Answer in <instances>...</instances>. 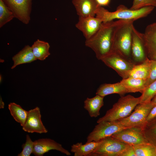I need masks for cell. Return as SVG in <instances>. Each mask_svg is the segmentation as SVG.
Here are the masks:
<instances>
[{
  "label": "cell",
  "mask_w": 156,
  "mask_h": 156,
  "mask_svg": "<svg viewBox=\"0 0 156 156\" xmlns=\"http://www.w3.org/2000/svg\"><path fill=\"white\" fill-rule=\"evenodd\" d=\"M133 146L136 156H156V148L149 143Z\"/></svg>",
  "instance_id": "26"
},
{
  "label": "cell",
  "mask_w": 156,
  "mask_h": 156,
  "mask_svg": "<svg viewBox=\"0 0 156 156\" xmlns=\"http://www.w3.org/2000/svg\"><path fill=\"white\" fill-rule=\"evenodd\" d=\"M140 103V97L136 98L130 95L121 96L104 116L98 120L97 122L114 121L125 118L131 114Z\"/></svg>",
  "instance_id": "3"
},
{
  "label": "cell",
  "mask_w": 156,
  "mask_h": 156,
  "mask_svg": "<svg viewBox=\"0 0 156 156\" xmlns=\"http://www.w3.org/2000/svg\"><path fill=\"white\" fill-rule=\"evenodd\" d=\"M151 60L150 73L148 78L146 81V87L156 80V60Z\"/></svg>",
  "instance_id": "31"
},
{
  "label": "cell",
  "mask_w": 156,
  "mask_h": 156,
  "mask_svg": "<svg viewBox=\"0 0 156 156\" xmlns=\"http://www.w3.org/2000/svg\"><path fill=\"white\" fill-rule=\"evenodd\" d=\"M120 82L127 93L140 92L142 93L146 87V81L141 79L129 77L122 79Z\"/></svg>",
  "instance_id": "21"
},
{
  "label": "cell",
  "mask_w": 156,
  "mask_h": 156,
  "mask_svg": "<svg viewBox=\"0 0 156 156\" xmlns=\"http://www.w3.org/2000/svg\"><path fill=\"white\" fill-rule=\"evenodd\" d=\"M31 47L37 60L43 61L50 55L49 51L50 46L47 42L37 39Z\"/></svg>",
  "instance_id": "23"
},
{
  "label": "cell",
  "mask_w": 156,
  "mask_h": 156,
  "mask_svg": "<svg viewBox=\"0 0 156 156\" xmlns=\"http://www.w3.org/2000/svg\"><path fill=\"white\" fill-rule=\"evenodd\" d=\"M92 141L83 144L78 142L71 146L70 151L74 153V156H90L102 142Z\"/></svg>",
  "instance_id": "17"
},
{
  "label": "cell",
  "mask_w": 156,
  "mask_h": 156,
  "mask_svg": "<svg viewBox=\"0 0 156 156\" xmlns=\"http://www.w3.org/2000/svg\"><path fill=\"white\" fill-rule=\"evenodd\" d=\"M142 129L146 139L156 148V118L147 122Z\"/></svg>",
  "instance_id": "25"
},
{
  "label": "cell",
  "mask_w": 156,
  "mask_h": 156,
  "mask_svg": "<svg viewBox=\"0 0 156 156\" xmlns=\"http://www.w3.org/2000/svg\"><path fill=\"white\" fill-rule=\"evenodd\" d=\"M34 142L31 139L29 136L27 135L26 136V140L25 143L23 144L22 147V151L18 156H29L33 153L34 150Z\"/></svg>",
  "instance_id": "29"
},
{
  "label": "cell",
  "mask_w": 156,
  "mask_h": 156,
  "mask_svg": "<svg viewBox=\"0 0 156 156\" xmlns=\"http://www.w3.org/2000/svg\"><path fill=\"white\" fill-rule=\"evenodd\" d=\"M151 102L154 105H156V94L151 101Z\"/></svg>",
  "instance_id": "35"
},
{
  "label": "cell",
  "mask_w": 156,
  "mask_h": 156,
  "mask_svg": "<svg viewBox=\"0 0 156 156\" xmlns=\"http://www.w3.org/2000/svg\"><path fill=\"white\" fill-rule=\"evenodd\" d=\"M119 156H136L133 146H129Z\"/></svg>",
  "instance_id": "32"
},
{
  "label": "cell",
  "mask_w": 156,
  "mask_h": 156,
  "mask_svg": "<svg viewBox=\"0 0 156 156\" xmlns=\"http://www.w3.org/2000/svg\"><path fill=\"white\" fill-rule=\"evenodd\" d=\"M130 145L110 136L102 142L90 156H119Z\"/></svg>",
  "instance_id": "7"
},
{
  "label": "cell",
  "mask_w": 156,
  "mask_h": 156,
  "mask_svg": "<svg viewBox=\"0 0 156 156\" xmlns=\"http://www.w3.org/2000/svg\"><path fill=\"white\" fill-rule=\"evenodd\" d=\"M8 109L14 120L23 127L27 117L28 111L23 109L21 106L14 103H11L8 105Z\"/></svg>",
  "instance_id": "24"
},
{
  "label": "cell",
  "mask_w": 156,
  "mask_h": 156,
  "mask_svg": "<svg viewBox=\"0 0 156 156\" xmlns=\"http://www.w3.org/2000/svg\"><path fill=\"white\" fill-rule=\"evenodd\" d=\"M111 136L132 146L149 143L144 136L142 129L140 128H127Z\"/></svg>",
  "instance_id": "10"
},
{
  "label": "cell",
  "mask_w": 156,
  "mask_h": 156,
  "mask_svg": "<svg viewBox=\"0 0 156 156\" xmlns=\"http://www.w3.org/2000/svg\"><path fill=\"white\" fill-rule=\"evenodd\" d=\"M0 109L3 108L4 107V103L2 100L1 98H0Z\"/></svg>",
  "instance_id": "36"
},
{
  "label": "cell",
  "mask_w": 156,
  "mask_h": 156,
  "mask_svg": "<svg viewBox=\"0 0 156 156\" xmlns=\"http://www.w3.org/2000/svg\"><path fill=\"white\" fill-rule=\"evenodd\" d=\"M143 34L147 57L156 60V23L148 25Z\"/></svg>",
  "instance_id": "15"
},
{
  "label": "cell",
  "mask_w": 156,
  "mask_h": 156,
  "mask_svg": "<svg viewBox=\"0 0 156 156\" xmlns=\"http://www.w3.org/2000/svg\"><path fill=\"white\" fill-rule=\"evenodd\" d=\"M101 60L106 65L115 70L122 79L129 77L131 71L136 64L132 60L115 52H113Z\"/></svg>",
  "instance_id": "6"
},
{
  "label": "cell",
  "mask_w": 156,
  "mask_h": 156,
  "mask_svg": "<svg viewBox=\"0 0 156 156\" xmlns=\"http://www.w3.org/2000/svg\"><path fill=\"white\" fill-rule=\"evenodd\" d=\"M126 128L117 120L98 123L88 136L86 142L100 141Z\"/></svg>",
  "instance_id": "8"
},
{
  "label": "cell",
  "mask_w": 156,
  "mask_h": 156,
  "mask_svg": "<svg viewBox=\"0 0 156 156\" xmlns=\"http://www.w3.org/2000/svg\"><path fill=\"white\" fill-rule=\"evenodd\" d=\"M79 17L95 16L100 6L96 0H73Z\"/></svg>",
  "instance_id": "16"
},
{
  "label": "cell",
  "mask_w": 156,
  "mask_h": 156,
  "mask_svg": "<svg viewBox=\"0 0 156 156\" xmlns=\"http://www.w3.org/2000/svg\"><path fill=\"white\" fill-rule=\"evenodd\" d=\"M149 6L156 7V0H133V4L130 8L137 10Z\"/></svg>",
  "instance_id": "30"
},
{
  "label": "cell",
  "mask_w": 156,
  "mask_h": 156,
  "mask_svg": "<svg viewBox=\"0 0 156 156\" xmlns=\"http://www.w3.org/2000/svg\"><path fill=\"white\" fill-rule=\"evenodd\" d=\"M134 21L127 20L117 29L115 35L113 52L131 60L132 32Z\"/></svg>",
  "instance_id": "4"
},
{
  "label": "cell",
  "mask_w": 156,
  "mask_h": 156,
  "mask_svg": "<svg viewBox=\"0 0 156 156\" xmlns=\"http://www.w3.org/2000/svg\"><path fill=\"white\" fill-rule=\"evenodd\" d=\"M96 1L99 5L102 6L108 5L110 0H96Z\"/></svg>",
  "instance_id": "34"
},
{
  "label": "cell",
  "mask_w": 156,
  "mask_h": 156,
  "mask_svg": "<svg viewBox=\"0 0 156 156\" xmlns=\"http://www.w3.org/2000/svg\"><path fill=\"white\" fill-rule=\"evenodd\" d=\"M15 18L13 12L3 0H0V27H2Z\"/></svg>",
  "instance_id": "27"
},
{
  "label": "cell",
  "mask_w": 156,
  "mask_h": 156,
  "mask_svg": "<svg viewBox=\"0 0 156 156\" xmlns=\"http://www.w3.org/2000/svg\"><path fill=\"white\" fill-rule=\"evenodd\" d=\"M151 62V60L148 58L143 62L135 64L131 71L129 77L146 81L150 73Z\"/></svg>",
  "instance_id": "22"
},
{
  "label": "cell",
  "mask_w": 156,
  "mask_h": 156,
  "mask_svg": "<svg viewBox=\"0 0 156 156\" xmlns=\"http://www.w3.org/2000/svg\"><path fill=\"white\" fill-rule=\"evenodd\" d=\"M13 12L15 18L24 24L30 20L32 0H3Z\"/></svg>",
  "instance_id": "9"
},
{
  "label": "cell",
  "mask_w": 156,
  "mask_h": 156,
  "mask_svg": "<svg viewBox=\"0 0 156 156\" xmlns=\"http://www.w3.org/2000/svg\"><path fill=\"white\" fill-rule=\"evenodd\" d=\"M39 108L38 107L30 110L26 121L22 129L29 133H46L48 130L43 125L41 119Z\"/></svg>",
  "instance_id": "12"
},
{
  "label": "cell",
  "mask_w": 156,
  "mask_h": 156,
  "mask_svg": "<svg viewBox=\"0 0 156 156\" xmlns=\"http://www.w3.org/2000/svg\"><path fill=\"white\" fill-rule=\"evenodd\" d=\"M127 93L125 88L120 82L114 83H104L101 85L97 89L96 94L102 96L112 94H117L123 96Z\"/></svg>",
  "instance_id": "19"
},
{
  "label": "cell",
  "mask_w": 156,
  "mask_h": 156,
  "mask_svg": "<svg viewBox=\"0 0 156 156\" xmlns=\"http://www.w3.org/2000/svg\"><path fill=\"white\" fill-rule=\"evenodd\" d=\"M155 105L151 102L140 103L134 111L128 116L117 120L125 128L138 127L143 129L146 123V118L151 110Z\"/></svg>",
  "instance_id": "5"
},
{
  "label": "cell",
  "mask_w": 156,
  "mask_h": 156,
  "mask_svg": "<svg viewBox=\"0 0 156 156\" xmlns=\"http://www.w3.org/2000/svg\"><path fill=\"white\" fill-rule=\"evenodd\" d=\"M131 55L132 60L136 64L143 62L148 58L144 43L143 34L138 31L134 26L132 32Z\"/></svg>",
  "instance_id": "11"
},
{
  "label": "cell",
  "mask_w": 156,
  "mask_h": 156,
  "mask_svg": "<svg viewBox=\"0 0 156 156\" xmlns=\"http://www.w3.org/2000/svg\"><path fill=\"white\" fill-rule=\"evenodd\" d=\"M104 97L96 94L92 98H87L84 101V107L91 117L96 118L100 115V109L104 105Z\"/></svg>",
  "instance_id": "18"
},
{
  "label": "cell",
  "mask_w": 156,
  "mask_h": 156,
  "mask_svg": "<svg viewBox=\"0 0 156 156\" xmlns=\"http://www.w3.org/2000/svg\"><path fill=\"white\" fill-rule=\"evenodd\" d=\"M140 97V103H148L151 102L156 94V80L146 87Z\"/></svg>",
  "instance_id": "28"
},
{
  "label": "cell",
  "mask_w": 156,
  "mask_h": 156,
  "mask_svg": "<svg viewBox=\"0 0 156 156\" xmlns=\"http://www.w3.org/2000/svg\"><path fill=\"white\" fill-rule=\"evenodd\" d=\"M102 23V21L96 17H79L75 26L83 33L86 40L90 38L97 32Z\"/></svg>",
  "instance_id": "14"
},
{
  "label": "cell",
  "mask_w": 156,
  "mask_h": 156,
  "mask_svg": "<svg viewBox=\"0 0 156 156\" xmlns=\"http://www.w3.org/2000/svg\"><path fill=\"white\" fill-rule=\"evenodd\" d=\"M51 150L60 151L68 156L71 153L65 149L62 145L54 140L49 138L40 139L34 141L33 154L36 156H42Z\"/></svg>",
  "instance_id": "13"
},
{
  "label": "cell",
  "mask_w": 156,
  "mask_h": 156,
  "mask_svg": "<svg viewBox=\"0 0 156 156\" xmlns=\"http://www.w3.org/2000/svg\"><path fill=\"white\" fill-rule=\"evenodd\" d=\"M14 64L11 68L13 69L17 66L23 64L29 63L37 59L35 58L31 47L26 45L21 51L12 58Z\"/></svg>",
  "instance_id": "20"
},
{
  "label": "cell",
  "mask_w": 156,
  "mask_h": 156,
  "mask_svg": "<svg viewBox=\"0 0 156 156\" xmlns=\"http://www.w3.org/2000/svg\"><path fill=\"white\" fill-rule=\"evenodd\" d=\"M127 20L120 19L102 22L97 32L90 38L86 40L85 45L93 51L98 60H101L113 53L116 31Z\"/></svg>",
  "instance_id": "1"
},
{
  "label": "cell",
  "mask_w": 156,
  "mask_h": 156,
  "mask_svg": "<svg viewBox=\"0 0 156 156\" xmlns=\"http://www.w3.org/2000/svg\"><path fill=\"white\" fill-rule=\"evenodd\" d=\"M156 118V105L151 110L146 118V123Z\"/></svg>",
  "instance_id": "33"
},
{
  "label": "cell",
  "mask_w": 156,
  "mask_h": 156,
  "mask_svg": "<svg viewBox=\"0 0 156 156\" xmlns=\"http://www.w3.org/2000/svg\"><path fill=\"white\" fill-rule=\"evenodd\" d=\"M154 8L149 6L133 10L121 5L117 7L115 11L111 12L100 5L96 12V17L100 19L102 22L112 21L115 19L134 21L146 16L152 12Z\"/></svg>",
  "instance_id": "2"
}]
</instances>
